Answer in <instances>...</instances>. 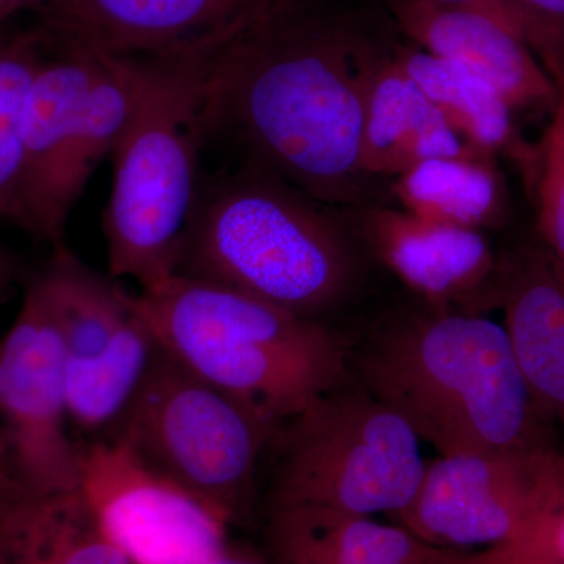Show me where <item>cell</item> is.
<instances>
[{"instance_id":"obj_18","label":"cell","mask_w":564,"mask_h":564,"mask_svg":"<svg viewBox=\"0 0 564 564\" xmlns=\"http://www.w3.org/2000/svg\"><path fill=\"white\" fill-rule=\"evenodd\" d=\"M393 57V44L375 74L361 166L369 180H395L429 159L475 154ZM481 154V152H480Z\"/></svg>"},{"instance_id":"obj_31","label":"cell","mask_w":564,"mask_h":564,"mask_svg":"<svg viewBox=\"0 0 564 564\" xmlns=\"http://www.w3.org/2000/svg\"><path fill=\"white\" fill-rule=\"evenodd\" d=\"M521 2L541 17L564 25V0H521Z\"/></svg>"},{"instance_id":"obj_23","label":"cell","mask_w":564,"mask_h":564,"mask_svg":"<svg viewBox=\"0 0 564 564\" xmlns=\"http://www.w3.org/2000/svg\"><path fill=\"white\" fill-rule=\"evenodd\" d=\"M43 55L44 41L39 29H0V223L17 228L22 121Z\"/></svg>"},{"instance_id":"obj_11","label":"cell","mask_w":564,"mask_h":564,"mask_svg":"<svg viewBox=\"0 0 564 564\" xmlns=\"http://www.w3.org/2000/svg\"><path fill=\"white\" fill-rule=\"evenodd\" d=\"M293 0H44L52 47L109 57L217 52Z\"/></svg>"},{"instance_id":"obj_1","label":"cell","mask_w":564,"mask_h":564,"mask_svg":"<svg viewBox=\"0 0 564 564\" xmlns=\"http://www.w3.org/2000/svg\"><path fill=\"white\" fill-rule=\"evenodd\" d=\"M348 13L293 0L212 55V128L248 161L318 202L362 209L377 182L362 172L367 101L391 50Z\"/></svg>"},{"instance_id":"obj_17","label":"cell","mask_w":564,"mask_h":564,"mask_svg":"<svg viewBox=\"0 0 564 564\" xmlns=\"http://www.w3.org/2000/svg\"><path fill=\"white\" fill-rule=\"evenodd\" d=\"M265 540L276 564H445L448 554L403 527L325 508L267 511Z\"/></svg>"},{"instance_id":"obj_22","label":"cell","mask_w":564,"mask_h":564,"mask_svg":"<svg viewBox=\"0 0 564 564\" xmlns=\"http://www.w3.org/2000/svg\"><path fill=\"white\" fill-rule=\"evenodd\" d=\"M95 58L90 88L82 102L55 184L52 218L62 237L85 185L102 159L117 151L132 115L128 63L109 55H95Z\"/></svg>"},{"instance_id":"obj_29","label":"cell","mask_w":564,"mask_h":564,"mask_svg":"<svg viewBox=\"0 0 564 564\" xmlns=\"http://www.w3.org/2000/svg\"><path fill=\"white\" fill-rule=\"evenodd\" d=\"M204 564H276L272 558H263V556L248 551V549L239 547L226 543L220 551L214 556H210Z\"/></svg>"},{"instance_id":"obj_2","label":"cell","mask_w":564,"mask_h":564,"mask_svg":"<svg viewBox=\"0 0 564 564\" xmlns=\"http://www.w3.org/2000/svg\"><path fill=\"white\" fill-rule=\"evenodd\" d=\"M358 383L440 455H532L555 448L507 329L426 306L393 318L356 359Z\"/></svg>"},{"instance_id":"obj_12","label":"cell","mask_w":564,"mask_h":564,"mask_svg":"<svg viewBox=\"0 0 564 564\" xmlns=\"http://www.w3.org/2000/svg\"><path fill=\"white\" fill-rule=\"evenodd\" d=\"M551 451L440 455L426 462L413 500L392 516L393 524L444 551L518 543L536 513L541 466Z\"/></svg>"},{"instance_id":"obj_20","label":"cell","mask_w":564,"mask_h":564,"mask_svg":"<svg viewBox=\"0 0 564 564\" xmlns=\"http://www.w3.org/2000/svg\"><path fill=\"white\" fill-rule=\"evenodd\" d=\"M0 555L2 564H132L80 489L32 494L0 485Z\"/></svg>"},{"instance_id":"obj_8","label":"cell","mask_w":564,"mask_h":564,"mask_svg":"<svg viewBox=\"0 0 564 564\" xmlns=\"http://www.w3.org/2000/svg\"><path fill=\"white\" fill-rule=\"evenodd\" d=\"M61 332L70 422L93 436H109L162 348L141 314L137 295L96 272L65 245L35 273ZM96 437V440H98Z\"/></svg>"},{"instance_id":"obj_9","label":"cell","mask_w":564,"mask_h":564,"mask_svg":"<svg viewBox=\"0 0 564 564\" xmlns=\"http://www.w3.org/2000/svg\"><path fill=\"white\" fill-rule=\"evenodd\" d=\"M73 429L61 332L32 274L0 339V485L32 494L77 491L84 443Z\"/></svg>"},{"instance_id":"obj_28","label":"cell","mask_w":564,"mask_h":564,"mask_svg":"<svg viewBox=\"0 0 564 564\" xmlns=\"http://www.w3.org/2000/svg\"><path fill=\"white\" fill-rule=\"evenodd\" d=\"M24 272L17 256L0 242V304L7 302L13 289L20 284Z\"/></svg>"},{"instance_id":"obj_30","label":"cell","mask_w":564,"mask_h":564,"mask_svg":"<svg viewBox=\"0 0 564 564\" xmlns=\"http://www.w3.org/2000/svg\"><path fill=\"white\" fill-rule=\"evenodd\" d=\"M44 0H0V29L14 25L25 11H39Z\"/></svg>"},{"instance_id":"obj_4","label":"cell","mask_w":564,"mask_h":564,"mask_svg":"<svg viewBox=\"0 0 564 564\" xmlns=\"http://www.w3.org/2000/svg\"><path fill=\"white\" fill-rule=\"evenodd\" d=\"M137 303L166 355L273 425L350 377L340 333L247 293L174 274Z\"/></svg>"},{"instance_id":"obj_25","label":"cell","mask_w":564,"mask_h":564,"mask_svg":"<svg viewBox=\"0 0 564 564\" xmlns=\"http://www.w3.org/2000/svg\"><path fill=\"white\" fill-rule=\"evenodd\" d=\"M478 11L524 41L552 79L564 76V25L541 17L521 0H432Z\"/></svg>"},{"instance_id":"obj_27","label":"cell","mask_w":564,"mask_h":564,"mask_svg":"<svg viewBox=\"0 0 564 564\" xmlns=\"http://www.w3.org/2000/svg\"><path fill=\"white\" fill-rule=\"evenodd\" d=\"M445 564H564L547 556L532 554L516 545H497L477 552L448 551Z\"/></svg>"},{"instance_id":"obj_13","label":"cell","mask_w":564,"mask_h":564,"mask_svg":"<svg viewBox=\"0 0 564 564\" xmlns=\"http://www.w3.org/2000/svg\"><path fill=\"white\" fill-rule=\"evenodd\" d=\"M351 212L364 248L426 306L474 313L477 304H497L499 258L484 232L423 220L381 203Z\"/></svg>"},{"instance_id":"obj_21","label":"cell","mask_w":564,"mask_h":564,"mask_svg":"<svg viewBox=\"0 0 564 564\" xmlns=\"http://www.w3.org/2000/svg\"><path fill=\"white\" fill-rule=\"evenodd\" d=\"M496 158L475 154L429 159L392 182L402 209L423 220L458 228H500L510 217V202Z\"/></svg>"},{"instance_id":"obj_26","label":"cell","mask_w":564,"mask_h":564,"mask_svg":"<svg viewBox=\"0 0 564 564\" xmlns=\"http://www.w3.org/2000/svg\"><path fill=\"white\" fill-rule=\"evenodd\" d=\"M510 545L564 563L563 451L554 448L544 456L536 513L524 536Z\"/></svg>"},{"instance_id":"obj_5","label":"cell","mask_w":564,"mask_h":564,"mask_svg":"<svg viewBox=\"0 0 564 564\" xmlns=\"http://www.w3.org/2000/svg\"><path fill=\"white\" fill-rule=\"evenodd\" d=\"M121 57L133 106L115 151V181L104 210L111 276L141 289L174 276L198 184L199 152L212 137V55Z\"/></svg>"},{"instance_id":"obj_24","label":"cell","mask_w":564,"mask_h":564,"mask_svg":"<svg viewBox=\"0 0 564 564\" xmlns=\"http://www.w3.org/2000/svg\"><path fill=\"white\" fill-rule=\"evenodd\" d=\"M555 84L558 99L540 141L532 202L536 206V240L564 265V77Z\"/></svg>"},{"instance_id":"obj_6","label":"cell","mask_w":564,"mask_h":564,"mask_svg":"<svg viewBox=\"0 0 564 564\" xmlns=\"http://www.w3.org/2000/svg\"><path fill=\"white\" fill-rule=\"evenodd\" d=\"M267 510L325 508L395 516L426 462L411 426L361 384L345 381L274 434Z\"/></svg>"},{"instance_id":"obj_3","label":"cell","mask_w":564,"mask_h":564,"mask_svg":"<svg viewBox=\"0 0 564 564\" xmlns=\"http://www.w3.org/2000/svg\"><path fill=\"white\" fill-rule=\"evenodd\" d=\"M352 212L247 162L196 192L176 274L322 321L361 274Z\"/></svg>"},{"instance_id":"obj_10","label":"cell","mask_w":564,"mask_h":564,"mask_svg":"<svg viewBox=\"0 0 564 564\" xmlns=\"http://www.w3.org/2000/svg\"><path fill=\"white\" fill-rule=\"evenodd\" d=\"M79 489L132 564H204L228 543L218 511L115 437L84 443Z\"/></svg>"},{"instance_id":"obj_16","label":"cell","mask_w":564,"mask_h":564,"mask_svg":"<svg viewBox=\"0 0 564 564\" xmlns=\"http://www.w3.org/2000/svg\"><path fill=\"white\" fill-rule=\"evenodd\" d=\"M497 304L516 359L541 410L564 425V265L543 245L499 258Z\"/></svg>"},{"instance_id":"obj_14","label":"cell","mask_w":564,"mask_h":564,"mask_svg":"<svg viewBox=\"0 0 564 564\" xmlns=\"http://www.w3.org/2000/svg\"><path fill=\"white\" fill-rule=\"evenodd\" d=\"M388 6L421 50L473 70L514 110H554L558 87L551 74L524 41L491 18L432 0H388Z\"/></svg>"},{"instance_id":"obj_7","label":"cell","mask_w":564,"mask_h":564,"mask_svg":"<svg viewBox=\"0 0 564 564\" xmlns=\"http://www.w3.org/2000/svg\"><path fill=\"white\" fill-rule=\"evenodd\" d=\"M278 429L162 350L106 437L128 445L231 525L248 513L259 464Z\"/></svg>"},{"instance_id":"obj_15","label":"cell","mask_w":564,"mask_h":564,"mask_svg":"<svg viewBox=\"0 0 564 564\" xmlns=\"http://www.w3.org/2000/svg\"><path fill=\"white\" fill-rule=\"evenodd\" d=\"M95 68V55L58 50L44 41L43 61L25 104L18 228L54 248L63 245L52 218L55 184Z\"/></svg>"},{"instance_id":"obj_32","label":"cell","mask_w":564,"mask_h":564,"mask_svg":"<svg viewBox=\"0 0 564 564\" xmlns=\"http://www.w3.org/2000/svg\"><path fill=\"white\" fill-rule=\"evenodd\" d=\"M0 564H2V555H0Z\"/></svg>"},{"instance_id":"obj_19","label":"cell","mask_w":564,"mask_h":564,"mask_svg":"<svg viewBox=\"0 0 564 564\" xmlns=\"http://www.w3.org/2000/svg\"><path fill=\"white\" fill-rule=\"evenodd\" d=\"M393 57L473 150L513 161L532 198L540 144L529 143L519 135L514 109L507 99L473 70L421 47L393 44Z\"/></svg>"}]
</instances>
